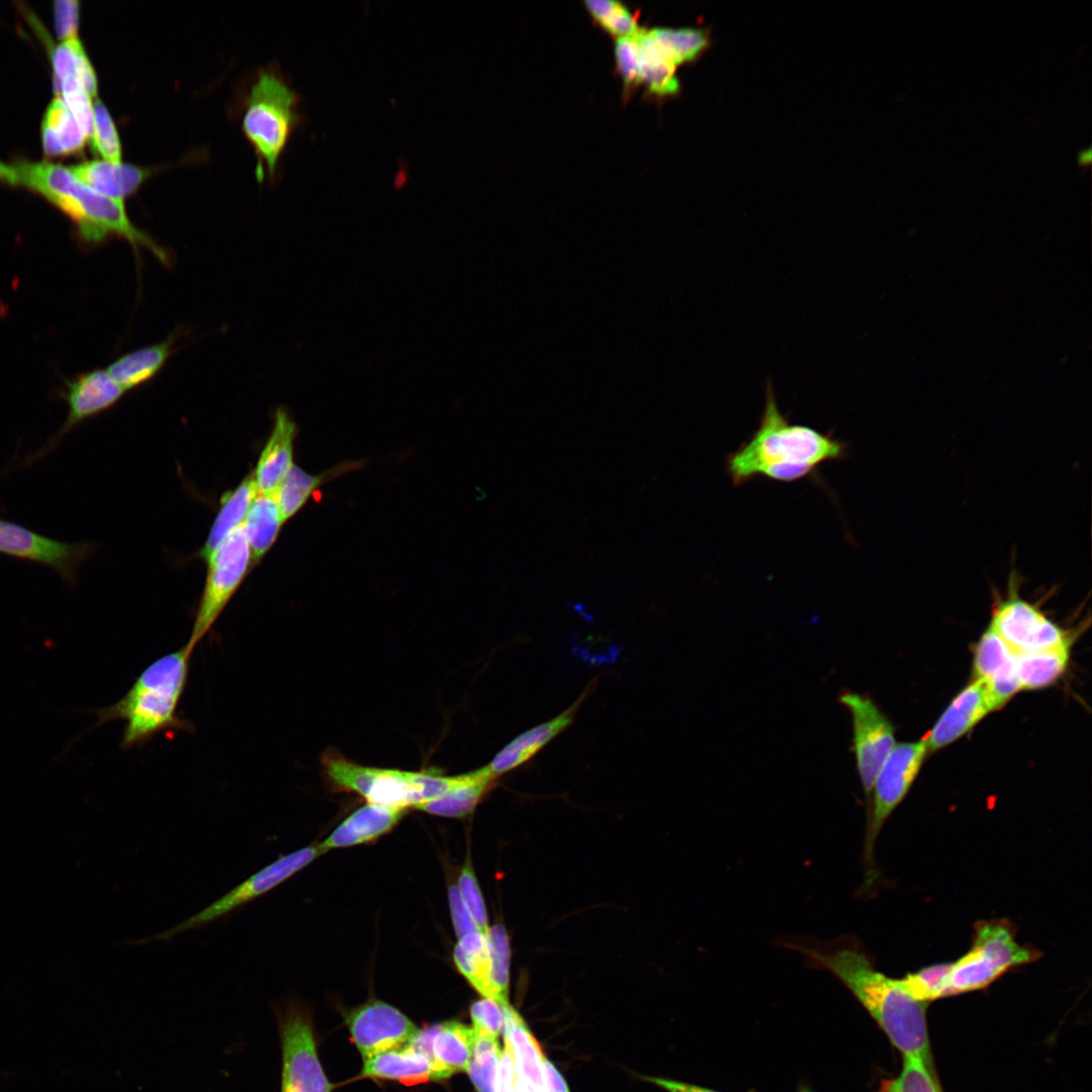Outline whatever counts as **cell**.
Here are the masks:
<instances>
[{
  "instance_id": "1",
  "label": "cell",
  "mask_w": 1092,
  "mask_h": 1092,
  "mask_svg": "<svg viewBox=\"0 0 1092 1092\" xmlns=\"http://www.w3.org/2000/svg\"><path fill=\"white\" fill-rule=\"evenodd\" d=\"M782 945L800 952L811 968L835 976L903 1056H918L931 1065L927 1003L914 1000L900 979L876 969L858 938L851 934L833 940L793 938L784 939Z\"/></svg>"
},
{
  "instance_id": "2",
  "label": "cell",
  "mask_w": 1092,
  "mask_h": 1092,
  "mask_svg": "<svg viewBox=\"0 0 1092 1092\" xmlns=\"http://www.w3.org/2000/svg\"><path fill=\"white\" fill-rule=\"evenodd\" d=\"M848 455V445L832 432L791 424L780 411L770 381L757 430L727 456V472L738 486L762 476L792 482L812 474L821 464Z\"/></svg>"
},
{
  "instance_id": "3",
  "label": "cell",
  "mask_w": 1092,
  "mask_h": 1092,
  "mask_svg": "<svg viewBox=\"0 0 1092 1092\" xmlns=\"http://www.w3.org/2000/svg\"><path fill=\"white\" fill-rule=\"evenodd\" d=\"M0 181L47 198L72 218L88 243L97 244L116 235L134 250L147 248L162 264L170 263L168 252L131 222L123 201L85 185L67 167L47 161H0Z\"/></svg>"
},
{
  "instance_id": "4",
  "label": "cell",
  "mask_w": 1092,
  "mask_h": 1092,
  "mask_svg": "<svg viewBox=\"0 0 1092 1092\" xmlns=\"http://www.w3.org/2000/svg\"><path fill=\"white\" fill-rule=\"evenodd\" d=\"M192 653L185 644L159 657L139 674L117 702L80 712L96 716L93 729L122 720L120 746L124 750L163 732L191 730L192 724L178 715V707L187 686Z\"/></svg>"
},
{
  "instance_id": "5",
  "label": "cell",
  "mask_w": 1092,
  "mask_h": 1092,
  "mask_svg": "<svg viewBox=\"0 0 1092 1092\" xmlns=\"http://www.w3.org/2000/svg\"><path fill=\"white\" fill-rule=\"evenodd\" d=\"M326 777L337 788L356 793L367 803L407 809L429 802L452 788L458 776L437 770L410 771L357 763L334 748L322 756Z\"/></svg>"
},
{
  "instance_id": "6",
  "label": "cell",
  "mask_w": 1092,
  "mask_h": 1092,
  "mask_svg": "<svg viewBox=\"0 0 1092 1092\" xmlns=\"http://www.w3.org/2000/svg\"><path fill=\"white\" fill-rule=\"evenodd\" d=\"M1040 957L1036 948L1017 942L1009 920L978 921L970 949L950 965L946 996L984 989L1008 971Z\"/></svg>"
},
{
  "instance_id": "7",
  "label": "cell",
  "mask_w": 1092,
  "mask_h": 1092,
  "mask_svg": "<svg viewBox=\"0 0 1092 1092\" xmlns=\"http://www.w3.org/2000/svg\"><path fill=\"white\" fill-rule=\"evenodd\" d=\"M296 100L295 93L274 73H261L251 88L243 128L270 174L296 122Z\"/></svg>"
},
{
  "instance_id": "8",
  "label": "cell",
  "mask_w": 1092,
  "mask_h": 1092,
  "mask_svg": "<svg viewBox=\"0 0 1092 1092\" xmlns=\"http://www.w3.org/2000/svg\"><path fill=\"white\" fill-rule=\"evenodd\" d=\"M927 752L924 739L898 743L876 777L871 793L873 800L868 807L862 848L864 892L872 889L878 876L875 863L877 838L888 818L909 792Z\"/></svg>"
},
{
  "instance_id": "9",
  "label": "cell",
  "mask_w": 1092,
  "mask_h": 1092,
  "mask_svg": "<svg viewBox=\"0 0 1092 1092\" xmlns=\"http://www.w3.org/2000/svg\"><path fill=\"white\" fill-rule=\"evenodd\" d=\"M252 566L243 524L223 542L208 562V573L187 647L194 651L211 630Z\"/></svg>"
},
{
  "instance_id": "10",
  "label": "cell",
  "mask_w": 1092,
  "mask_h": 1092,
  "mask_svg": "<svg viewBox=\"0 0 1092 1092\" xmlns=\"http://www.w3.org/2000/svg\"><path fill=\"white\" fill-rule=\"evenodd\" d=\"M324 852L318 844H311L282 855L201 911L163 932L135 943L167 940L183 932L203 927L271 891Z\"/></svg>"
},
{
  "instance_id": "11",
  "label": "cell",
  "mask_w": 1092,
  "mask_h": 1092,
  "mask_svg": "<svg viewBox=\"0 0 1092 1092\" xmlns=\"http://www.w3.org/2000/svg\"><path fill=\"white\" fill-rule=\"evenodd\" d=\"M1020 576L1011 571L1007 596L992 611L991 627L1013 653L1032 652L1071 642L1069 632L1019 596Z\"/></svg>"
},
{
  "instance_id": "12",
  "label": "cell",
  "mask_w": 1092,
  "mask_h": 1092,
  "mask_svg": "<svg viewBox=\"0 0 1092 1092\" xmlns=\"http://www.w3.org/2000/svg\"><path fill=\"white\" fill-rule=\"evenodd\" d=\"M282 1048L281 1092H331L321 1065L312 1023L305 1011L289 1006L279 1018Z\"/></svg>"
},
{
  "instance_id": "13",
  "label": "cell",
  "mask_w": 1092,
  "mask_h": 1092,
  "mask_svg": "<svg viewBox=\"0 0 1092 1092\" xmlns=\"http://www.w3.org/2000/svg\"><path fill=\"white\" fill-rule=\"evenodd\" d=\"M838 701L851 715L856 770L869 798L882 764L896 745L894 726L868 696L843 691Z\"/></svg>"
},
{
  "instance_id": "14",
  "label": "cell",
  "mask_w": 1092,
  "mask_h": 1092,
  "mask_svg": "<svg viewBox=\"0 0 1092 1092\" xmlns=\"http://www.w3.org/2000/svg\"><path fill=\"white\" fill-rule=\"evenodd\" d=\"M346 1022L363 1061L411 1044L421 1031L402 1012L381 1001L357 1007Z\"/></svg>"
},
{
  "instance_id": "15",
  "label": "cell",
  "mask_w": 1092,
  "mask_h": 1092,
  "mask_svg": "<svg viewBox=\"0 0 1092 1092\" xmlns=\"http://www.w3.org/2000/svg\"><path fill=\"white\" fill-rule=\"evenodd\" d=\"M90 543H67L44 537L18 524L0 519V553L47 565L69 584L92 552Z\"/></svg>"
},
{
  "instance_id": "16",
  "label": "cell",
  "mask_w": 1092,
  "mask_h": 1092,
  "mask_svg": "<svg viewBox=\"0 0 1092 1092\" xmlns=\"http://www.w3.org/2000/svg\"><path fill=\"white\" fill-rule=\"evenodd\" d=\"M124 392L107 370L103 369H95L67 381L64 397L69 406L68 416L64 425L35 458L56 447L75 426L111 407Z\"/></svg>"
},
{
  "instance_id": "17",
  "label": "cell",
  "mask_w": 1092,
  "mask_h": 1092,
  "mask_svg": "<svg viewBox=\"0 0 1092 1092\" xmlns=\"http://www.w3.org/2000/svg\"><path fill=\"white\" fill-rule=\"evenodd\" d=\"M475 1036L472 1027L450 1020L421 1030L412 1044L430 1059L433 1080H441L467 1070Z\"/></svg>"
},
{
  "instance_id": "18",
  "label": "cell",
  "mask_w": 1092,
  "mask_h": 1092,
  "mask_svg": "<svg viewBox=\"0 0 1092 1092\" xmlns=\"http://www.w3.org/2000/svg\"><path fill=\"white\" fill-rule=\"evenodd\" d=\"M992 711L984 680L975 678L954 697L924 738L928 751L958 740Z\"/></svg>"
},
{
  "instance_id": "19",
  "label": "cell",
  "mask_w": 1092,
  "mask_h": 1092,
  "mask_svg": "<svg viewBox=\"0 0 1092 1092\" xmlns=\"http://www.w3.org/2000/svg\"><path fill=\"white\" fill-rule=\"evenodd\" d=\"M296 433V424L289 413L283 406L278 407L272 432L254 471L259 493H274L293 466V441Z\"/></svg>"
},
{
  "instance_id": "20",
  "label": "cell",
  "mask_w": 1092,
  "mask_h": 1092,
  "mask_svg": "<svg viewBox=\"0 0 1092 1092\" xmlns=\"http://www.w3.org/2000/svg\"><path fill=\"white\" fill-rule=\"evenodd\" d=\"M584 698L585 694L558 716L518 735L494 755L486 767L497 778L528 761L571 724Z\"/></svg>"
},
{
  "instance_id": "21",
  "label": "cell",
  "mask_w": 1092,
  "mask_h": 1092,
  "mask_svg": "<svg viewBox=\"0 0 1092 1092\" xmlns=\"http://www.w3.org/2000/svg\"><path fill=\"white\" fill-rule=\"evenodd\" d=\"M405 810L367 803L350 814L318 845L327 851L371 841L391 830Z\"/></svg>"
},
{
  "instance_id": "22",
  "label": "cell",
  "mask_w": 1092,
  "mask_h": 1092,
  "mask_svg": "<svg viewBox=\"0 0 1092 1092\" xmlns=\"http://www.w3.org/2000/svg\"><path fill=\"white\" fill-rule=\"evenodd\" d=\"M68 168L85 185L121 201L136 191L153 173V169L131 164H115L104 160L87 161Z\"/></svg>"
},
{
  "instance_id": "23",
  "label": "cell",
  "mask_w": 1092,
  "mask_h": 1092,
  "mask_svg": "<svg viewBox=\"0 0 1092 1092\" xmlns=\"http://www.w3.org/2000/svg\"><path fill=\"white\" fill-rule=\"evenodd\" d=\"M494 777L485 766L475 770L458 775V781L442 796L415 809L420 811L450 818H462L469 815L494 787Z\"/></svg>"
},
{
  "instance_id": "24",
  "label": "cell",
  "mask_w": 1092,
  "mask_h": 1092,
  "mask_svg": "<svg viewBox=\"0 0 1092 1092\" xmlns=\"http://www.w3.org/2000/svg\"><path fill=\"white\" fill-rule=\"evenodd\" d=\"M503 1011L504 1041L512 1052L516 1073L542 1092L545 1059L542 1049L515 1008L508 1004L503 1006Z\"/></svg>"
},
{
  "instance_id": "25",
  "label": "cell",
  "mask_w": 1092,
  "mask_h": 1092,
  "mask_svg": "<svg viewBox=\"0 0 1092 1092\" xmlns=\"http://www.w3.org/2000/svg\"><path fill=\"white\" fill-rule=\"evenodd\" d=\"M362 1076L415 1085L433 1080V1071L428 1056L411 1043L364 1061Z\"/></svg>"
},
{
  "instance_id": "26",
  "label": "cell",
  "mask_w": 1092,
  "mask_h": 1092,
  "mask_svg": "<svg viewBox=\"0 0 1092 1092\" xmlns=\"http://www.w3.org/2000/svg\"><path fill=\"white\" fill-rule=\"evenodd\" d=\"M258 493L253 471L235 489L223 494L219 512L203 547L199 551L201 559L208 563L226 538L243 524Z\"/></svg>"
},
{
  "instance_id": "27",
  "label": "cell",
  "mask_w": 1092,
  "mask_h": 1092,
  "mask_svg": "<svg viewBox=\"0 0 1092 1092\" xmlns=\"http://www.w3.org/2000/svg\"><path fill=\"white\" fill-rule=\"evenodd\" d=\"M172 344L169 338L136 349L117 358L106 370L124 391L134 388L159 373L171 355Z\"/></svg>"
},
{
  "instance_id": "28",
  "label": "cell",
  "mask_w": 1092,
  "mask_h": 1092,
  "mask_svg": "<svg viewBox=\"0 0 1092 1092\" xmlns=\"http://www.w3.org/2000/svg\"><path fill=\"white\" fill-rule=\"evenodd\" d=\"M41 136L43 152L50 157L78 153L88 141L61 96H56L46 110Z\"/></svg>"
},
{
  "instance_id": "29",
  "label": "cell",
  "mask_w": 1092,
  "mask_h": 1092,
  "mask_svg": "<svg viewBox=\"0 0 1092 1092\" xmlns=\"http://www.w3.org/2000/svg\"><path fill=\"white\" fill-rule=\"evenodd\" d=\"M283 523L274 493H258L243 523L250 547L252 566H255L272 547Z\"/></svg>"
},
{
  "instance_id": "30",
  "label": "cell",
  "mask_w": 1092,
  "mask_h": 1092,
  "mask_svg": "<svg viewBox=\"0 0 1092 1092\" xmlns=\"http://www.w3.org/2000/svg\"><path fill=\"white\" fill-rule=\"evenodd\" d=\"M1071 642L1032 651L1014 653V664L1021 690H1037L1054 684L1067 669Z\"/></svg>"
},
{
  "instance_id": "31",
  "label": "cell",
  "mask_w": 1092,
  "mask_h": 1092,
  "mask_svg": "<svg viewBox=\"0 0 1092 1092\" xmlns=\"http://www.w3.org/2000/svg\"><path fill=\"white\" fill-rule=\"evenodd\" d=\"M635 39L638 50L639 82H643L647 89L657 96L677 95L680 83L675 73L676 67L662 56L648 31L639 30Z\"/></svg>"
},
{
  "instance_id": "32",
  "label": "cell",
  "mask_w": 1092,
  "mask_h": 1092,
  "mask_svg": "<svg viewBox=\"0 0 1092 1092\" xmlns=\"http://www.w3.org/2000/svg\"><path fill=\"white\" fill-rule=\"evenodd\" d=\"M458 971L483 997L490 998V952L486 935L480 931L463 935L454 947Z\"/></svg>"
},
{
  "instance_id": "33",
  "label": "cell",
  "mask_w": 1092,
  "mask_h": 1092,
  "mask_svg": "<svg viewBox=\"0 0 1092 1092\" xmlns=\"http://www.w3.org/2000/svg\"><path fill=\"white\" fill-rule=\"evenodd\" d=\"M655 46L675 67L693 63L711 46L709 30L698 27H654L647 30Z\"/></svg>"
},
{
  "instance_id": "34",
  "label": "cell",
  "mask_w": 1092,
  "mask_h": 1092,
  "mask_svg": "<svg viewBox=\"0 0 1092 1092\" xmlns=\"http://www.w3.org/2000/svg\"><path fill=\"white\" fill-rule=\"evenodd\" d=\"M349 465H339L317 475L308 474L300 467L293 465L274 492L283 521L292 518L321 484L332 476H338L347 471Z\"/></svg>"
},
{
  "instance_id": "35",
  "label": "cell",
  "mask_w": 1092,
  "mask_h": 1092,
  "mask_svg": "<svg viewBox=\"0 0 1092 1092\" xmlns=\"http://www.w3.org/2000/svg\"><path fill=\"white\" fill-rule=\"evenodd\" d=\"M475 1035L472 1055L466 1071L477 1092H496L502 1049L497 1038Z\"/></svg>"
},
{
  "instance_id": "36",
  "label": "cell",
  "mask_w": 1092,
  "mask_h": 1092,
  "mask_svg": "<svg viewBox=\"0 0 1092 1092\" xmlns=\"http://www.w3.org/2000/svg\"><path fill=\"white\" fill-rule=\"evenodd\" d=\"M491 960L489 985L490 998L502 1006L509 1003V970L511 948L506 929L500 924L489 927L485 933Z\"/></svg>"
},
{
  "instance_id": "37",
  "label": "cell",
  "mask_w": 1092,
  "mask_h": 1092,
  "mask_svg": "<svg viewBox=\"0 0 1092 1092\" xmlns=\"http://www.w3.org/2000/svg\"><path fill=\"white\" fill-rule=\"evenodd\" d=\"M950 965L951 963H940L922 968L906 975L900 982L914 1000L929 1003L946 997Z\"/></svg>"
},
{
  "instance_id": "38",
  "label": "cell",
  "mask_w": 1092,
  "mask_h": 1092,
  "mask_svg": "<svg viewBox=\"0 0 1092 1092\" xmlns=\"http://www.w3.org/2000/svg\"><path fill=\"white\" fill-rule=\"evenodd\" d=\"M879 1092H942L930 1066L918 1056H903L899 1075L885 1081Z\"/></svg>"
},
{
  "instance_id": "39",
  "label": "cell",
  "mask_w": 1092,
  "mask_h": 1092,
  "mask_svg": "<svg viewBox=\"0 0 1092 1092\" xmlns=\"http://www.w3.org/2000/svg\"><path fill=\"white\" fill-rule=\"evenodd\" d=\"M1014 653L1000 636L989 627L980 638L974 654V674L986 679L1011 662Z\"/></svg>"
},
{
  "instance_id": "40",
  "label": "cell",
  "mask_w": 1092,
  "mask_h": 1092,
  "mask_svg": "<svg viewBox=\"0 0 1092 1092\" xmlns=\"http://www.w3.org/2000/svg\"><path fill=\"white\" fill-rule=\"evenodd\" d=\"M90 145L104 161L121 163V143L115 123L107 107L100 100H95L93 103V135Z\"/></svg>"
},
{
  "instance_id": "41",
  "label": "cell",
  "mask_w": 1092,
  "mask_h": 1092,
  "mask_svg": "<svg viewBox=\"0 0 1092 1092\" xmlns=\"http://www.w3.org/2000/svg\"><path fill=\"white\" fill-rule=\"evenodd\" d=\"M457 887L479 930L485 934L489 928L487 912L480 888L469 860L465 862L460 872Z\"/></svg>"
},
{
  "instance_id": "42",
  "label": "cell",
  "mask_w": 1092,
  "mask_h": 1092,
  "mask_svg": "<svg viewBox=\"0 0 1092 1092\" xmlns=\"http://www.w3.org/2000/svg\"><path fill=\"white\" fill-rule=\"evenodd\" d=\"M473 1030L477 1035L497 1038L504 1028L503 1006L491 998H482L470 1007Z\"/></svg>"
},
{
  "instance_id": "43",
  "label": "cell",
  "mask_w": 1092,
  "mask_h": 1092,
  "mask_svg": "<svg viewBox=\"0 0 1092 1092\" xmlns=\"http://www.w3.org/2000/svg\"><path fill=\"white\" fill-rule=\"evenodd\" d=\"M615 58L625 88L636 85L639 82V63L635 36L617 37Z\"/></svg>"
},
{
  "instance_id": "44",
  "label": "cell",
  "mask_w": 1092,
  "mask_h": 1092,
  "mask_svg": "<svg viewBox=\"0 0 1092 1092\" xmlns=\"http://www.w3.org/2000/svg\"><path fill=\"white\" fill-rule=\"evenodd\" d=\"M79 14L80 4L76 0H59L54 3L56 30L62 41L78 36Z\"/></svg>"
},
{
  "instance_id": "45",
  "label": "cell",
  "mask_w": 1092,
  "mask_h": 1092,
  "mask_svg": "<svg viewBox=\"0 0 1092 1092\" xmlns=\"http://www.w3.org/2000/svg\"><path fill=\"white\" fill-rule=\"evenodd\" d=\"M600 23L617 37H632L640 30L635 16L621 2H618Z\"/></svg>"
},
{
  "instance_id": "46",
  "label": "cell",
  "mask_w": 1092,
  "mask_h": 1092,
  "mask_svg": "<svg viewBox=\"0 0 1092 1092\" xmlns=\"http://www.w3.org/2000/svg\"><path fill=\"white\" fill-rule=\"evenodd\" d=\"M448 897L452 921L457 936L460 938L465 934L480 931L456 885H451L449 887Z\"/></svg>"
},
{
  "instance_id": "47",
  "label": "cell",
  "mask_w": 1092,
  "mask_h": 1092,
  "mask_svg": "<svg viewBox=\"0 0 1092 1092\" xmlns=\"http://www.w3.org/2000/svg\"><path fill=\"white\" fill-rule=\"evenodd\" d=\"M76 77L90 97L97 95V77L81 41L76 44Z\"/></svg>"
},
{
  "instance_id": "48",
  "label": "cell",
  "mask_w": 1092,
  "mask_h": 1092,
  "mask_svg": "<svg viewBox=\"0 0 1092 1092\" xmlns=\"http://www.w3.org/2000/svg\"><path fill=\"white\" fill-rule=\"evenodd\" d=\"M504 1043L498 1066L496 1092H515V1062L509 1045L505 1041Z\"/></svg>"
},
{
  "instance_id": "49",
  "label": "cell",
  "mask_w": 1092,
  "mask_h": 1092,
  "mask_svg": "<svg viewBox=\"0 0 1092 1092\" xmlns=\"http://www.w3.org/2000/svg\"><path fill=\"white\" fill-rule=\"evenodd\" d=\"M569 1092L568 1086L557 1068L546 1058L543 1062V1091Z\"/></svg>"
},
{
  "instance_id": "50",
  "label": "cell",
  "mask_w": 1092,
  "mask_h": 1092,
  "mask_svg": "<svg viewBox=\"0 0 1092 1092\" xmlns=\"http://www.w3.org/2000/svg\"><path fill=\"white\" fill-rule=\"evenodd\" d=\"M646 1080L653 1083V1084H655L656 1086L661 1087L662 1089H664V1090H666L668 1092H720V1091H716V1090L709 1089V1088H706V1087H701V1086H698V1085H694V1084H690V1083H686V1082H681V1081H676V1080H672V1079H665V1078H658V1077H647Z\"/></svg>"
},
{
  "instance_id": "51",
  "label": "cell",
  "mask_w": 1092,
  "mask_h": 1092,
  "mask_svg": "<svg viewBox=\"0 0 1092 1092\" xmlns=\"http://www.w3.org/2000/svg\"><path fill=\"white\" fill-rule=\"evenodd\" d=\"M618 2L615 0H586L584 4L590 14L600 22Z\"/></svg>"
},
{
  "instance_id": "52",
  "label": "cell",
  "mask_w": 1092,
  "mask_h": 1092,
  "mask_svg": "<svg viewBox=\"0 0 1092 1092\" xmlns=\"http://www.w3.org/2000/svg\"><path fill=\"white\" fill-rule=\"evenodd\" d=\"M515 1092H538L529 1082L516 1073Z\"/></svg>"
},
{
  "instance_id": "53",
  "label": "cell",
  "mask_w": 1092,
  "mask_h": 1092,
  "mask_svg": "<svg viewBox=\"0 0 1092 1092\" xmlns=\"http://www.w3.org/2000/svg\"><path fill=\"white\" fill-rule=\"evenodd\" d=\"M1092 160V150L1090 147L1082 149L1078 153V162L1080 165H1088Z\"/></svg>"
},
{
  "instance_id": "54",
  "label": "cell",
  "mask_w": 1092,
  "mask_h": 1092,
  "mask_svg": "<svg viewBox=\"0 0 1092 1092\" xmlns=\"http://www.w3.org/2000/svg\"><path fill=\"white\" fill-rule=\"evenodd\" d=\"M798 1092H814L808 1085L802 1084L798 1088Z\"/></svg>"
}]
</instances>
